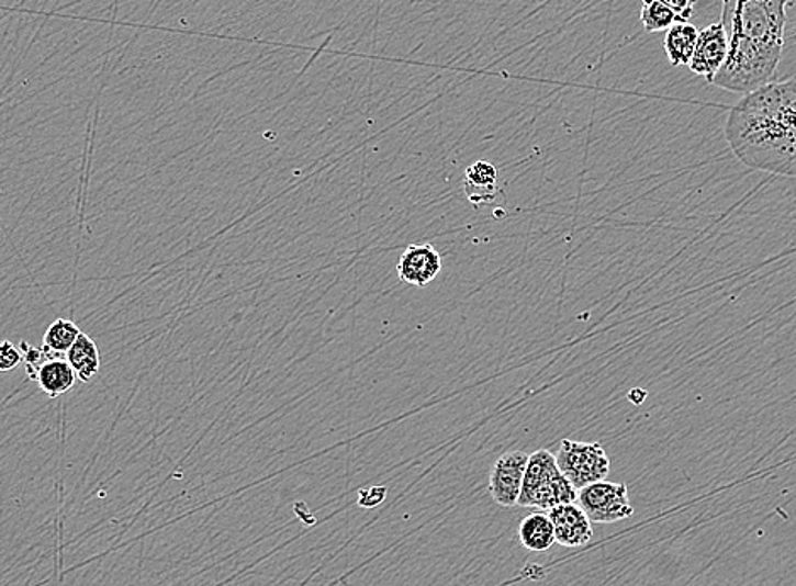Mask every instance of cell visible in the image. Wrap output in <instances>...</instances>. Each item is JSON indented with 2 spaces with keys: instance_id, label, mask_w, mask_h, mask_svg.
Here are the masks:
<instances>
[{
  "instance_id": "6da1fadb",
  "label": "cell",
  "mask_w": 796,
  "mask_h": 586,
  "mask_svg": "<svg viewBox=\"0 0 796 586\" xmlns=\"http://www.w3.org/2000/svg\"><path fill=\"white\" fill-rule=\"evenodd\" d=\"M726 139L745 167L796 177V77L742 97L730 109Z\"/></svg>"
},
{
  "instance_id": "7a4b0ae2",
  "label": "cell",
  "mask_w": 796,
  "mask_h": 586,
  "mask_svg": "<svg viewBox=\"0 0 796 586\" xmlns=\"http://www.w3.org/2000/svg\"><path fill=\"white\" fill-rule=\"evenodd\" d=\"M792 0H722L727 60L714 86L748 93L770 86L785 46L786 8Z\"/></svg>"
},
{
  "instance_id": "3957f363",
  "label": "cell",
  "mask_w": 796,
  "mask_h": 586,
  "mask_svg": "<svg viewBox=\"0 0 796 586\" xmlns=\"http://www.w3.org/2000/svg\"><path fill=\"white\" fill-rule=\"evenodd\" d=\"M576 498L579 491L564 478L551 451L539 449L536 453L529 454L523 492L517 505L552 510L560 505L574 504Z\"/></svg>"
},
{
  "instance_id": "277c9868",
  "label": "cell",
  "mask_w": 796,
  "mask_h": 586,
  "mask_svg": "<svg viewBox=\"0 0 796 586\" xmlns=\"http://www.w3.org/2000/svg\"><path fill=\"white\" fill-rule=\"evenodd\" d=\"M554 457L560 472L576 491L590 483L602 482L610 473V460L598 442L564 439Z\"/></svg>"
},
{
  "instance_id": "5b68a950",
  "label": "cell",
  "mask_w": 796,
  "mask_h": 586,
  "mask_svg": "<svg viewBox=\"0 0 796 586\" xmlns=\"http://www.w3.org/2000/svg\"><path fill=\"white\" fill-rule=\"evenodd\" d=\"M576 500L592 523H615L634 516L626 483H590L580 488Z\"/></svg>"
},
{
  "instance_id": "8992f818",
  "label": "cell",
  "mask_w": 796,
  "mask_h": 586,
  "mask_svg": "<svg viewBox=\"0 0 796 586\" xmlns=\"http://www.w3.org/2000/svg\"><path fill=\"white\" fill-rule=\"evenodd\" d=\"M529 454L524 451H511L502 454L490 472V495L505 509H512L519 502L523 492Z\"/></svg>"
},
{
  "instance_id": "52a82bcc",
  "label": "cell",
  "mask_w": 796,
  "mask_h": 586,
  "mask_svg": "<svg viewBox=\"0 0 796 586\" xmlns=\"http://www.w3.org/2000/svg\"><path fill=\"white\" fill-rule=\"evenodd\" d=\"M727 60V36L722 24L714 23L698 33L695 52L688 67L693 74L714 82Z\"/></svg>"
},
{
  "instance_id": "ba28073f",
  "label": "cell",
  "mask_w": 796,
  "mask_h": 586,
  "mask_svg": "<svg viewBox=\"0 0 796 586\" xmlns=\"http://www.w3.org/2000/svg\"><path fill=\"white\" fill-rule=\"evenodd\" d=\"M441 255L430 245H411L402 252L396 273L408 285L426 286L441 273Z\"/></svg>"
},
{
  "instance_id": "9c48e42d",
  "label": "cell",
  "mask_w": 796,
  "mask_h": 586,
  "mask_svg": "<svg viewBox=\"0 0 796 586\" xmlns=\"http://www.w3.org/2000/svg\"><path fill=\"white\" fill-rule=\"evenodd\" d=\"M554 527V538L564 548H582L593 538L592 520L576 504H564L549 510Z\"/></svg>"
},
{
  "instance_id": "30bf717a",
  "label": "cell",
  "mask_w": 796,
  "mask_h": 586,
  "mask_svg": "<svg viewBox=\"0 0 796 586\" xmlns=\"http://www.w3.org/2000/svg\"><path fill=\"white\" fill-rule=\"evenodd\" d=\"M464 193L468 201L477 205L495 202L496 195L501 193L498 170L489 161H474L464 173Z\"/></svg>"
},
{
  "instance_id": "8fae6325",
  "label": "cell",
  "mask_w": 796,
  "mask_h": 586,
  "mask_svg": "<svg viewBox=\"0 0 796 586\" xmlns=\"http://www.w3.org/2000/svg\"><path fill=\"white\" fill-rule=\"evenodd\" d=\"M34 380L48 397L58 398L74 388L77 375L68 364L67 358H49L37 370Z\"/></svg>"
},
{
  "instance_id": "7c38bea8",
  "label": "cell",
  "mask_w": 796,
  "mask_h": 586,
  "mask_svg": "<svg viewBox=\"0 0 796 586\" xmlns=\"http://www.w3.org/2000/svg\"><path fill=\"white\" fill-rule=\"evenodd\" d=\"M67 361L75 371L77 380L90 383L101 371V353L96 341L86 333H80L77 341L68 349Z\"/></svg>"
},
{
  "instance_id": "4fadbf2b",
  "label": "cell",
  "mask_w": 796,
  "mask_h": 586,
  "mask_svg": "<svg viewBox=\"0 0 796 586\" xmlns=\"http://www.w3.org/2000/svg\"><path fill=\"white\" fill-rule=\"evenodd\" d=\"M698 33L692 23H674L664 36V49H666L668 60L673 67H685L692 60L693 52H695L696 42H698Z\"/></svg>"
},
{
  "instance_id": "5bb4252c",
  "label": "cell",
  "mask_w": 796,
  "mask_h": 586,
  "mask_svg": "<svg viewBox=\"0 0 796 586\" xmlns=\"http://www.w3.org/2000/svg\"><path fill=\"white\" fill-rule=\"evenodd\" d=\"M519 539L524 548L532 553H545L554 544V527L549 514L534 512L519 526Z\"/></svg>"
},
{
  "instance_id": "9a60e30c",
  "label": "cell",
  "mask_w": 796,
  "mask_h": 586,
  "mask_svg": "<svg viewBox=\"0 0 796 586\" xmlns=\"http://www.w3.org/2000/svg\"><path fill=\"white\" fill-rule=\"evenodd\" d=\"M82 330L78 329L74 320L56 319L46 329L43 338V353L48 358H67L68 349L74 346Z\"/></svg>"
},
{
  "instance_id": "2e32d148",
  "label": "cell",
  "mask_w": 796,
  "mask_h": 586,
  "mask_svg": "<svg viewBox=\"0 0 796 586\" xmlns=\"http://www.w3.org/2000/svg\"><path fill=\"white\" fill-rule=\"evenodd\" d=\"M641 23L648 33H661L680 21L671 9L661 4L660 0H642Z\"/></svg>"
},
{
  "instance_id": "e0dca14e",
  "label": "cell",
  "mask_w": 796,
  "mask_h": 586,
  "mask_svg": "<svg viewBox=\"0 0 796 586\" xmlns=\"http://www.w3.org/2000/svg\"><path fill=\"white\" fill-rule=\"evenodd\" d=\"M19 349H21V353H23V361L26 363L27 376H30L31 380H34L37 370H40L42 364L45 363L46 360H49V358L43 353V349L33 348V346L27 345L26 341L21 342Z\"/></svg>"
},
{
  "instance_id": "ac0fdd59",
  "label": "cell",
  "mask_w": 796,
  "mask_h": 586,
  "mask_svg": "<svg viewBox=\"0 0 796 586\" xmlns=\"http://www.w3.org/2000/svg\"><path fill=\"white\" fill-rule=\"evenodd\" d=\"M23 363V353L11 341L0 342V373H8Z\"/></svg>"
},
{
  "instance_id": "d6986e66",
  "label": "cell",
  "mask_w": 796,
  "mask_h": 586,
  "mask_svg": "<svg viewBox=\"0 0 796 586\" xmlns=\"http://www.w3.org/2000/svg\"><path fill=\"white\" fill-rule=\"evenodd\" d=\"M660 2L676 14L680 23H688L698 0H660Z\"/></svg>"
},
{
  "instance_id": "ffe728a7",
  "label": "cell",
  "mask_w": 796,
  "mask_h": 586,
  "mask_svg": "<svg viewBox=\"0 0 796 586\" xmlns=\"http://www.w3.org/2000/svg\"><path fill=\"white\" fill-rule=\"evenodd\" d=\"M385 497V486H370L367 491L360 492V500L358 502H360L361 507H365V509H370V507H377V505L382 504Z\"/></svg>"
},
{
  "instance_id": "44dd1931",
  "label": "cell",
  "mask_w": 796,
  "mask_h": 586,
  "mask_svg": "<svg viewBox=\"0 0 796 586\" xmlns=\"http://www.w3.org/2000/svg\"><path fill=\"white\" fill-rule=\"evenodd\" d=\"M795 305H796V293H795Z\"/></svg>"
}]
</instances>
